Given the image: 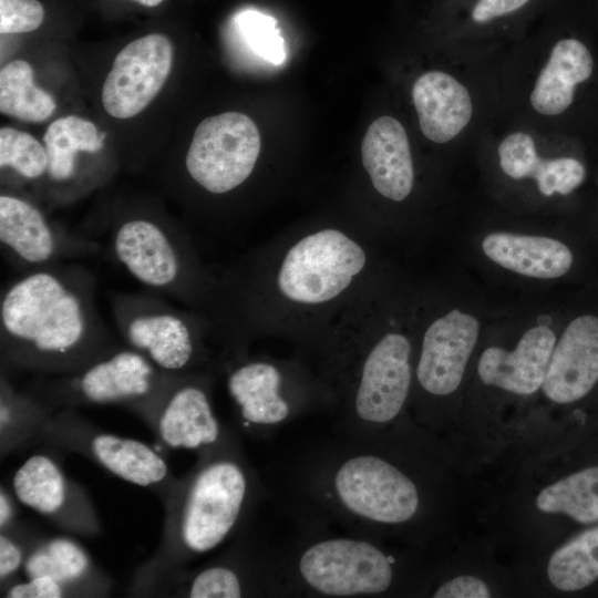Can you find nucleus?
Listing matches in <instances>:
<instances>
[{"label": "nucleus", "instance_id": "nucleus-1", "mask_svg": "<svg viewBox=\"0 0 598 598\" xmlns=\"http://www.w3.org/2000/svg\"><path fill=\"white\" fill-rule=\"evenodd\" d=\"M371 238L362 225L315 223L278 235L218 276L207 317L221 358L277 338L316 361L333 322L380 274Z\"/></svg>", "mask_w": 598, "mask_h": 598}, {"label": "nucleus", "instance_id": "nucleus-2", "mask_svg": "<svg viewBox=\"0 0 598 598\" xmlns=\"http://www.w3.org/2000/svg\"><path fill=\"white\" fill-rule=\"evenodd\" d=\"M120 346L97 311L95 279L82 266L23 271L1 292V358L16 368L69 374Z\"/></svg>", "mask_w": 598, "mask_h": 598}, {"label": "nucleus", "instance_id": "nucleus-3", "mask_svg": "<svg viewBox=\"0 0 598 598\" xmlns=\"http://www.w3.org/2000/svg\"><path fill=\"white\" fill-rule=\"evenodd\" d=\"M383 290L379 274L333 322L316 359L340 410L338 434H374L410 394L413 346L386 313Z\"/></svg>", "mask_w": 598, "mask_h": 598}, {"label": "nucleus", "instance_id": "nucleus-4", "mask_svg": "<svg viewBox=\"0 0 598 598\" xmlns=\"http://www.w3.org/2000/svg\"><path fill=\"white\" fill-rule=\"evenodd\" d=\"M261 496L258 477L239 442L198 456L165 496L162 544L136 577L143 589L220 546L248 523Z\"/></svg>", "mask_w": 598, "mask_h": 598}, {"label": "nucleus", "instance_id": "nucleus-5", "mask_svg": "<svg viewBox=\"0 0 598 598\" xmlns=\"http://www.w3.org/2000/svg\"><path fill=\"white\" fill-rule=\"evenodd\" d=\"M311 532L277 549L282 596L363 597L393 585L395 558L369 537Z\"/></svg>", "mask_w": 598, "mask_h": 598}, {"label": "nucleus", "instance_id": "nucleus-6", "mask_svg": "<svg viewBox=\"0 0 598 598\" xmlns=\"http://www.w3.org/2000/svg\"><path fill=\"white\" fill-rule=\"evenodd\" d=\"M220 365L237 417L252 434L265 435L306 413L337 406L330 384L299 352L289 359L246 352Z\"/></svg>", "mask_w": 598, "mask_h": 598}, {"label": "nucleus", "instance_id": "nucleus-7", "mask_svg": "<svg viewBox=\"0 0 598 598\" xmlns=\"http://www.w3.org/2000/svg\"><path fill=\"white\" fill-rule=\"evenodd\" d=\"M110 238L113 255L138 282L207 316L218 276L203 264L189 235L135 216L118 221Z\"/></svg>", "mask_w": 598, "mask_h": 598}, {"label": "nucleus", "instance_id": "nucleus-8", "mask_svg": "<svg viewBox=\"0 0 598 598\" xmlns=\"http://www.w3.org/2000/svg\"><path fill=\"white\" fill-rule=\"evenodd\" d=\"M111 306L125 346L159 370L185 375L216 368L209 346L216 332L206 315L147 293H116Z\"/></svg>", "mask_w": 598, "mask_h": 598}, {"label": "nucleus", "instance_id": "nucleus-9", "mask_svg": "<svg viewBox=\"0 0 598 598\" xmlns=\"http://www.w3.org/2000/svg\"><path fill=\"white\" fill-rule=\"evenodd\" d=\"M177 377L159 370L134 349L120 346L73 373L44 375L27 393L51 412L78 405H121L148 425Z\"/></svg>", "mask_w": 598, "mask_h": 598}, {"label": "nucleus", "instance_id": "nucleus-10", "mask_svg": "<svg viewBox=\"0 0 598 598\" xmlns=\"http://www.w3.org/2000/svg\"><path fill=\"white\" fill-rule=\"evenodd\" d=\"M40 437L81 453L118 478L151 488L163 498L176 481L163 456L146 443L100 431L71 411L51 413Z\"/></svg>", "mask_w": 598, "mask_h": 598}, {"label": "nucleus", "instance_id": "nucleus-11", "mask_svg": "<svg viewBox=\"0 0 598 598\" xmlns=\"http://www.w3.org/2000/svg\"><path fill=\"white\" fill-rule=\"evenodd\" d=\"M260 148V134L254 121L239 112H225L198 124L185 157V167L203 190L225 195L249 179Z\"/></svg>", "mask_w": 598, "mask_h": 598}, {"label": "nucleus", "instance_id": "nucleus-12", "mask_svg": "<svg viewBox=\"0 0 598 598\" xmlns=\"http://www.w3.org/2000/svg\"><path fill=\"white\" fill-rule=\"evenodd\" d=\"M213 371L178 375L159 400L148 426L166 448L198 456L238 443L218 420L212 401Z\"/></svg>", "mask_w": 598, "mask_h": 598}, {"label": "nucleus", "instance_id": "nucleus-13", "mask_svg": "<svg viewBox=\"0 0 598 598\" xmlns=\"http://www.w3.org/2000/svg\"><path fill=\"white\" fill-rule=\"evenodd\" d=\"M173 585L178 586L176 592L189 598L281 596L277 551L239 543L208 565L189 574L181 569L157 586Z\"/></svg>", "mask_w": 598, "mask_h": 598}, {"label": "nucleus", "instance_id": "nucleus-14", "mask_svg": "<svg viewBox=\"0 0 598 598\" xmlns=\"http://www.w3.org/2000/svg\"><path fill=\"white\" fill-rule=\"evenodd\" d=\"M0 244L22 272L100 250L94 240L60 231L30 202L8 194L0 196Z\"/></svg>", "mask_w": 598, "mask_h": 598}, {"label": "nucleus", "instance_id": "nucleus-15", "mask_svg": "<svg viewBox=\"0 0 598 598\" xmlns=\"http://www.w3.org/2000/svg\"><path fill=\"white\" fill-rule=\"evenodd\" d=\"M14 497L60 528L81 536L100 533L96 512L85 491L70 481L47 454H33L12 477Z\"/></svg>", "mask_w": 598, "mask_h": 598}, {"label": "nucleus", "instance_id": "nucleus-16", "mask_svg": "<svg viewBox=\"0 0 598 598\" xmlns=\"http://www.w3.org/2000/svg\"><path fill=\"white\" fill-rule=\"evenodd\" d=\"M173 63V45L159 33L130 42L115 56L102 89L105 111L116 118L142 112L163 87Z\"/></svg>", "mask_w": 598, "mask_h": 598}, {"label": "nucleus", "instance_id": "nucleus-17", "mask_svg": "<svg viewBox=\"0 0 598 598\" xmlns=\"http://www.w3.org/2000/svg\"><path fill=\"white\" fill-rule=\"evenodd\" d=\"M478 330V321L458 309L429 323L415 365V380L422 391L445 396L458 388Z\"/></svg>", "mask_w": 598, "mask_h": 598}, {"label": "nucleus", "instance_id": "nucleus-18", "mask_svg": "<svg viewBox=\"0 0 598 598\" xmlns=\"http://www.w3.org/2000/svg\"><path fill=\"white\" fill-rule=\"evenodd\" d=\"M598 381V317L580 316L563 332L553 350L543 391L557 403L587 395Z\"/></svg>", "mask_w": 598, "mask_h": 598}, {"label": "nucleus", "instance_id": "nucleus-19", "mask_svg": "<svg viewBox=\"0 0 598 598\" xmlns=\"http://www.w3.org/2000/svg\"><path fill=\"white\" fill-rule=\"evenodd\" d=\"M361 164L373 190L384 199L403 202L414 187V166L403 125L381 116L368 127L361 143Z\"/></svg>", "mask_w": 598, "mask_h": 598}, {"label": "nucleus", "instance_id": "nucleus-20", "mask_svg": "<svg viewBox=\"0 0 598 598\" xmlns=\"http://www.w3.org/2000/svg\"><path fill=\"white\" fill-rule=\"evenodd\" d=\"M555 344L556 336L548 327L530 328L514 351L498 347L484 350L478 375L487 385L515 394H532L543 385Z\"/></svg>", "mask_w": 598, "mask_h": 598}, {"label": "nucleus", "instance_id": "nucleus-21", "mask_svg": "<svg viewBox=\"0 0 598 598\" xmlns=\"http://www.w3.org/2000/svg\"><path fill=\"white\" fill-rule=\"evenodd\" d=\"M596 59L591 48L579 38L560 39L539 72L529 101L539 114L557 116L576 102L579 87L595 78Z\"/></svg>", "mask_w": 598, "mask_h": 598}, {"label": "nucleus", "instance_id": "nucleus-22", "mask_svg": "<svg viewBox=\"0 0 598 598\" xmlns=\"http://www.w3.org/2000/svg\"><path fill=\"white\" fill-rule=\"evenodd\" d=\"M22 569L25 578H54L69 597L104 596L112 586L110 578L95 567L81 544L68 536L35 537Z\"/></svg>", "mask_w": 598, "mask_h": 598}, {"label": "nucleus", "instance_id": "nucleus-23", "mask_svg": "<svg viewBox=\"0 0 598 598\" xmlns=\"http://www.w3.org/2000/svg\"><path fill=\"white\" fill-rule=\"evenodd\" d=\"M412 100L422 133L434 143L453 140L472 117L467 89L442 71L421 74L412 86Z\"/></svg>", "mask_w": 598, "mask_h": 598}, {"label": "nucleus", "instance_id": "nucleus-24", "mask_svg": "<svg viewBox=\"0 0 598 598\" xmlns=\"http://www.w3.org/2000/svg\"><path fill=\"white\" fill-rule=\"evenodd\" d=\"M498 158L507 176L534 178L539 192L547 197L556 193L568 195L586 178L585 165L576 157L540 158L533 137L525 132L507 135L498 145Z\"/></svg>", "mask_w": 598, "mask_h": 598}, {"label": "nucleus", "instance_id": "nucleus-25", "mask_svg": "<svg viewBox=\"0 0 598 598\" xmlns=\"http://www.w3.org/2000/svg\"><path fill=\"white\" fill-rule=\"evenodd\" d=\"M482 248L495 264L533 278L561 277L573 264V254L564 243L544 236L497 231L485 236Z\"/></svg>", "mask_w": 598, "mask_h": 598}, {"label": "nucleus", "instance_id": "nucleus-26", "mask_svg": "<svg viewBox=\"0 0 598 598\" xmlns=\"http://www.w3.org/2000/svg\"><path fill=\"white\" fill-rule=\"evenodd\" d=\"M104 136L92 122L76 115L53 121L43 135L49 177L55 182L71 179L76 173L78 152H99Z\"/></svg>", "mask_w": 598, "mask_h": 598}, {"label": "nucleus", "instance_id": "nucleus-27", "mask_svg": "<svg viewBox=\"0 0 598 598\" xmlns=\"http://www.w3.org/2000/svg\"><path fill=\"white\" fill-rule=\"evenodd\" d=\"M53 97L33 83V70L14 60L0 71V112L25 122H44L54 112Z\"/></svg>", "mask_w": 598, "mask_h": 598}, {"label": "nucleus", "instance_id": "nucleus-28", "mask_svg": "<svg viewBox=\"0 0 598 598\" xmlns=\"http://www.w3.org/2000/svg\"><path fill=\"white\" fill-rule=\"evenodd\" d=\"M550 582L563 591H577L598 579V525L556 549L547 566Z\"/></svg>", "mask_w": 598, "mask_h": 598}, {"label": "nucleus", "instance_id": "nucleus-29", "mask_svg": "<svg viewBox=\"0 0 598 598\" xmlns=\"http://www.w3.org/2000/svg\"><path fill=\"white\" fill-rule=\"evenodd\" d=\"M536 505L542 512L561 513L579 523L598 522V466L547 486L537 496Z\"/></svg>", "mask_w": 598, "mask_h": 598}, {"label": "nucleus", "instance_id": "nucleus-30", "mask_svg": "<svg viewBox=\"0 0 598 598\" xmlns=\"http://www.w3.org/2000/svg\"><path fill=\"white\" fill-rule=\"evenodd\" d=\"M0 393V442L3 454L34 435L40 436L41 427L52 412L29 393L17 392L3 378Z\"/></svg>", "mask_w": 598, "mask_h": 598}, {"label": "nucleus", "instance_id": "nucleus-31", "mask_svg": "<svg viewBox=\"0 0 598 598\" xmlns=\"http://www.w3.org/2000/svg\"><path fill=\"white\" fill-rule=\"evenodd\" d=\"M0 166L13 169L23 178H39L48 171L47 150L31 134L12 127H2Z\"/></svg>", "mask_w": 598, "mask_h": 598}, {"label": "nucleus", "instance_id": "nucleus-32", "mask_svg": "<svg viewBox=\"0 0 598 598\" xmlns=\"http://www.w3.org/2000/svg\"><path fill=\"white\" fill-rule=\"evenodd\" d=\"M234 24L246 45L259 58L274 65L286 60L285 41L277 28V20L254 9L238 12Z\"/></svg>", "mask_w": 598, "mask_h": 598}, {"label": "nucleus", "instance_id": "nucleus-33", "mask_svg": "<svg viewBox=\"0 0 598 598\" xmlns=\"http://www.w3.org/2000/svg\"><path fill=\"white\" fill-rule=\"evenodd\" d=\"M35 536L22 527L12 525L0 530V582L7 586L22 569L27 554Z\"/></svg>", "mask_w": 598, "mask_h": 598}, {"label": "nucleus", "instance_id": "nucleus-34", "mask_svg": "<svg viewBox=\"0 0 598 598\" xmlns=\"http://www.w3.org/2000/svg\"><path fill=\"white\" fill-rule=\"evenodd\" d=\"M44 8L38 0H0V32L24 33L38 29Z\"/></svg>", "mask_w": 598, "mask_h": 598}, {"label": "nucleus", "instance_id": "nucleus-35", "mask_svg": "<svg viewBox=\"0 0 598 598\" xmlns=\"http://www.w3.org/2000/svg\"><path fill=\"white\" fill-rule=\"evenodd\" d=\"M7 598H61L69 597L64 587L50 576L27 578L25 581L6 586Z\"/></svg>", "mask_w": 598, "mask_h": 598}, {"label": "nucleus", "instance_id": "nucleus-36", "mask_svg": "<svg viewBox=\"0 0 598 598\" xmlns=\"http://www.w3.org/2000/svg\"><path fill=\"white\" fill-rule=\"evenodd\" d=\"M434 598H487L491 597L486 584L477 577L458 576L442 586L433 595Z\"/></svg>", "mask_w": 598, "mask_h": 598}, {"label": "nucleus", "instance_id": "nucleus-37", "mask_svg": "<svg viewBox=\"0 0 598 598\" xmlns=\"http://www.w3.org/2000/svg\"><path fill=\"white\" fill-rule=\"evenodd\" d=\"M529 0H478L472 10L476 23H485L522 8Z\"/></svg>", "mask_w": 598, "mask_h": 598}, {"label": "nucleus", "instance_id": "nucleus-38", "mask_svg": "<svg viewBox=\"0 0 598 598\" xmlns=\"http://www.w3.org/2000/svg\"><path fill=\"white\" fill-rule=\"evenodd\" d=\"M16 517V506L13 498L9 493L1 487L0 488V530L7 529L12 526Z\"/></svg>", "mask_w": 598, "mask_h": 598}, {"label": "nucleus", "instance_id": "nucleus-39", "mask_svg": "<svg viewBox=\"0 0 598 598\" xmlns=\"http://www.w3.org/2000/svg\"><path fill=\"white\" fill-rule=\"evenodd\" d=\"M136 2H138L142 6H145V7H156L158 6L163 0H134Z\"/></svg>", "mask_w": 598, "mask_h": 598}]
</instances>
